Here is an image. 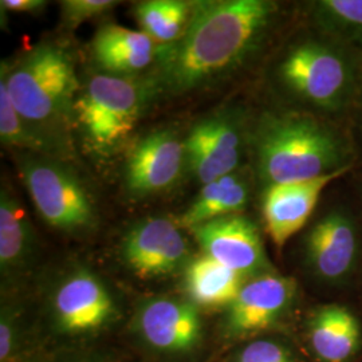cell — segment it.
Returning a JSON list of instances; mask_svg holds the SVG:
<instances>
[{
    "label": "cell",
    "instance_id": "6da1fadb",
    "mask_svg": "<svg viewBox=\"0 0 362 362\" xmlns=\"http://www.w3.org/2000/svg\"><path fill=\"white\" fill-rule=\"evenodd\" d=\"M282 19L272 0L194 1L184 35L160 47L158 90L185 94L239 74L269 47Z\"/></svg>",
    "mask_w": 362,
    "mask_h": 362
},
{
    "label": "cell",
    "instance_id": "7a4b0ae2",
    "mask_svg": "<svg viewBox=\"0 0 362 362\" xmlns=\"http://www.w3.org/2000/svg\"><path fill=\"white\" fill-rule=\"evenodd\" d=\"M250 152L262 189L350 170L357 160L356 140L337 122L294 109L263 112Z\"/></svg>",
    "mask_w": 362,
    "mask_h": 362
},
{
    "label": "cell",
    "instance_id": "3957f363",
    "mask_svg": "<svg viewBox=\"0 0 362 362\" xmlns=\"http://www.w3.org/2000/svg\"><path fill=\"white\" fill-rule=\"evenodd\" d=\"M270 78L291 109L337 122L358 101L362 52L309 25L276 55Z\"/></svg>",
    "mask_w": 362,
    "mask_h": 362
},
{
    "label": "cell",
    "instance_id": "277c9868",
    "mask_svg": "<svg viewBox=\"0 0 362 362\" xmlns=\"http://www.w3.org/2000/svg\"><path fill=\"white\" fill-rule=\"evenodd\" d=\"M15 109L27 124L66 152V132L74 124V103L81 90L70 52L57 43H40L16 65L1 62Z\"/></svg>",
    "mask_w": 362,
    "mask_h": 362
},
{
    "label": "cell",
    "instance_id": "5b68a950",
    "mask_svg": "<svg viewBox=\"0 0 362 362\" xmlns=\"http://www.w3.org/2000/svg\"><path fill=\"white\" fill-rule=\"evenodd\" d=\"M156 83L104 73L88 79L74 103V124L93 153L107 157L122 148L151 101Z\"/></svg>",
    "mask_w": 362,
    "mask_h": 362
},
{
    "label": "cell",
    "instance_id": "8992f818",
    "mask_svg": "<svg viewBox=\"0 0 362 362\" xmlns=\"http://www.w3.org/2000/svg\"><path fill=\"white\" fill-rule=\"evenodd\" d=\"M16 164L40 218L64 233H83L97 223V208L77 173L61 158L19 152Z\"/></svg>",
    "mask_w": 362,
    "mask_h": 362
},
{
    "label": "cell",
    "instance_id": "52a82bcc",
    "mask_svg": "<svg viewBox=\"0 0 362 362\" xmlns=\"http://www.w3.org/2000/svg\"><path fill=\"white\" fill-rule=\"evenodd\" d=\"M254 121L245 107L228 106L199 119L185 145L187 167L203 185L240 169L250 152Z\"/></svg>",
    "mask_w": 362,
    "mask_h": 362
},
{
    "label": "cell",
    "instance_id": "ba28073f",
    "mask_svg": "<svg viewBox=\"0 0 362 362\" xmlns=\"http://www.w3.org/2000/svg\"><path fill=\"white\" fill-rule=\"evenodd\" d=\"M361 250L358 224L348 208H330L305 238L306 264L315 278L339 285L354 272Z\"/></svg>",
    "mask_w": 362,
    "mask_h": 362
},
{
    "label": "cell",
    "instance_id": "9c48e42d",
    "mask_svg": "<svg viewBox=\"0 0 362 362\" xmlns=\"http://www.w3.org/2000/svg\"><path fill=\"white\" fill-rule=\"evenodd\" d=\"M122 258L144 279L167 276L184 270L189 243L180 223L167 216H149L134 223L122 240Z\"/></svg>",
    "mask_w": 362,
    "mask_h": 362
},
{
    "label": "cell",
    "instance_id": "30bf717a",
    "mask_svg": "<svg viewBox=\"0 0 362 362\" xmlns=\"http://www.w3.org/2000/svg\"><path fill=\"white\" fill-rule=\"evenodd\" d=\"M187 167L185 145L175 130L157 129L141 137L127 157L124 180L133 197L167 192Z\"/></svg>",
    "mask_w": 362,
    "mask_h": 362
},
{
    "label": "cell",
    "instance_id": "8fae6325",
    "mask_svg": "<svg viewBox=\"0 0 362 362\" xmlns=\"http://www.w3.org/2000/svg\"><path fill=\"white\" fill-rule=\"evenodd\" d=\"M194 239L208 255L245 278L272 272L258 226L243 214H235L196 226Z\"/></svg>",
    "mask_w": 362,
    "mask_h": 362
},
{
    "label": "cell",
    "instance_id": "7c38bea8",
    "mask_svg": "<svg viewBox=\"0 0 362 362\" xmlns=\"http://www.w3.org/2000/svg\"><path fill=\"white\" fill-rule=\"evenodd\" d=\"M348 172L339 170L313 180L276 184L262 189V215L272 242L285 246L308 224L325 188Z\"/></svg>",
    "mask_w": 362,
    "mask_h": 362
},
{
    "label": "cell",
    "instance_id": "4fadbf2b",
    "mask_svg": "<svg viewBox=\"0 0 362 362\" xmlns=\"http://www.w3.org/2000/svg\"><path fill=\"white\" fill-rule=\"evenodd\" d=\"M297 294L294 279L267 272L251 278L228 306L227 327L246 336L270 327L291 306Z\"/></svg>",
    "mask_w": 362,
    "mask_h": 362
},
{
    "label": "cell",
    "instance_id": "5bb4252c",
    "mask_svg": "<svg viewBox=\"0 0 362 362\" xmlns=\"http://www.w3.org/2000/svg\"><path fill=\"white\" fill-rule=\"evenodd\" d=\"M54 311L65 332L83 333L109 322L116 308L107 288L94 274L78 270L57 288Z\"/></svg>",
    "mask_w": 362,
    "mask_h": 362
},
{
    "label": "cell",
    "instance_id": "9a60e30c",
    "mask_svg": "<svg viewBox=\"0 0 362 362\" xmlns=\"http://www.w3.org/2000/svg\"><path fill=\"white\" fill-rule=\"evenodd\" d=\"M139 327L148 344L164 351H188L202 334L194 303L168 298L146 302L139 314Z\"/></svg>",
    "mask_w": 362,
    "mask_h": 362
},
{
    "label": "cell",
    "instance_id": "2e32d148",
    "mask_svg": "<svg viewBox=\"0 0 362 362\" xmlns=\"http://www.w3.org/2000/svg\"><path fill=\"white\" fill-rule=\"evenodd\" d=\"M160 46L143 31L118 25H105L93 39L91 54L104 74L137 77L139 73L157 62Z\"/></svg>",
    "mask_w": 362,
    "mask_h": 362
},
{
    "label": "cell",
    "instance_id": "e0dca14e",
    "mask_svg": "<svg viewBox=\"0 0 362 362\" xmlns=\"http://www.w3.org/2000/svg\"><path fill=\"white\" fill-rule=\"evenodd\" d=\"M311 348L322 362H349L361 346L358 318L342 305H324L309 322Z\"/></svg>",
    "mask_w": 362,
    "mask_h": 362
},
{
    "label": "cell",
    "instance_id": "ac0fdd59",
    "mask_svg": "<svg viewBox=\"0 0 362 362\" xmlns=\"http://www.w3.org/2000/svg\"><path fill=\"white\" fill-rule=\"evenodd\" d=\"M251 182L240 169L220 179L204 184L202 191L185 209L179 223L182 228L196 226L223 216L242 214L250 202Z\"/></svg>",
    "mask_w": 362,
    "mask_h": 362
},
{
    "label": "cell",
    "instance_id": "d6986e66",
    "mask_svg": "<svg viewBox=\"0 0 362 362\" xmlns=\"http://www.w3.org/2000/svg\"><path fill=\"white\" fill-rule=\"evenodd\" d=\"M35 233L27 211L8 185L0 191V267L3 275L23 270L34 255Z\"/></svg>",
    "mask_w": 362,
    "mask_h": 362
},
{
    "label": "cell",
    "instance_id": "ffe728a7",
    "mask_svg": "<svg viewBox=\"0 0 362 362\" xmlns=\"http://www.w3.org/2000/svg\"><path fill=\"white\" fill-rule=\"evenodd\" d=\"M246 278L218 260L202 255L184 269V288L194 306H230L242 290Z\"/></svg>",
    "mask_w": 362,
    "mask_h": 362
},
{
    "label": "cell",
    "instance_id": "44dd1931",
    "mask_svg": "<svg viewBox=\"0 0 362 362\" xmlns=\"http://www.w3.org/2000/svg\"><path fill=\"white\" fill-rule=\"evenodd\" d=\"M309 25L362 52V0L308 3Z\"/></svg>",
    "mask_w": 362,
    "mask_h": 362
},
{
    "label": "cell",
    "instance_id": "7402d4cb",
    "mask_svg": "<svg viewBox=\"0 0 362 362\" xmlns=\"http://www.w3.org/2000/svg\"><path fill=\"white\" fill-rule=\"evenodd\" d=\"M194 1L145 0L136 4L134 18L140 31L160 47L176 43L184 35L192 13Z\"/></svg>",
    "mask_w": 362,
    "mask_h": 362
},
{
    "label": "cell",
    "instance_id": "603a6c76",
    "mask_svg": "<svg viewBox=\"0 0 362 362\" xmlns=\"http://www.w3.org/2000/svg\"><path fill=\"white\" fill-rule=\"evenodd\" d=\"M0 140L28 153L61 158L66 152L33 129L15 109L6 81L0 77Z\"/></svg>",
    "mask_w": 362,
    "mask_h": 362
},
{
    "label": "cell",
    "instance_id": "cb8c5ba5",
    "mask_svg": "<svg viewBox=\"0 0 362 362\" xmlns=\"http://www.w3.org/2000/svg\"><path fill=\"white\" fill-rule=\"evenodd\" d=\"M118 1L112 0H65L61 1V18L67 28L76 27L101 16L115 8Z\"/></svg>",
    "mask_w": 362,
    "mask_h": 362
},
{
    "label": "cell",
    "instance_id": "d4e9b609",
    "mask_svg": "<svg viewBox=\"0 0 362 362\" xmlns=\"http://www.w3.org/2000/svg\"><path fill=\"white\" fill-rule=\"evenodd\" d=\"M236 362H293V358L290 353L276 342L257 341L242 350Z\"/></svg>",
    "mask_w": 362,
    "mask_h": 362
},
{
    "label": "cell",
    "instance_id": "484cf974",
    "mask_svg": "<svg viewBox=\"0 0 362 362\" xmlns=\"http://www.w3.org/2000/svg\"><path fill=\"white\" fill-rule=\"evenodd\" d=\"M1 10L15 13H40L47 6L45 0H1Z\"/></svg>",
    "mask_w": 362,
    "mask_h": 362
},
{
    "label": "cell",
    "instance_id": "4316f807",
    "mask_svg": "<svg viewBox=\"0 0 362 362\" xmlns=\"http://www.w3.org/2000/svg\"><path fill=\"white\" fill-rule=\"evenodd\" d=\"M13 349V324L8 317H1L0 322V360L4 362Z\"/></svg>",
    "mask_w": 362,
    "mask_h": 362
},
{
    "label": "cell",
    "instance_id": "83f0119b",
    "mask_svg": "<svg viewBox=\"0 0 362 362\" xmlns=\"http://www.w3.org/2000/svg\"><path fill=\"white\" fill-rule=\"evenodd\" d=\"M353 122H354V136L362 145V90L358 97V101L354 107V112L351 115Z\"/></svg>",
    "mask_w": 362,
    "mask_h": 362
}]
</instances>
